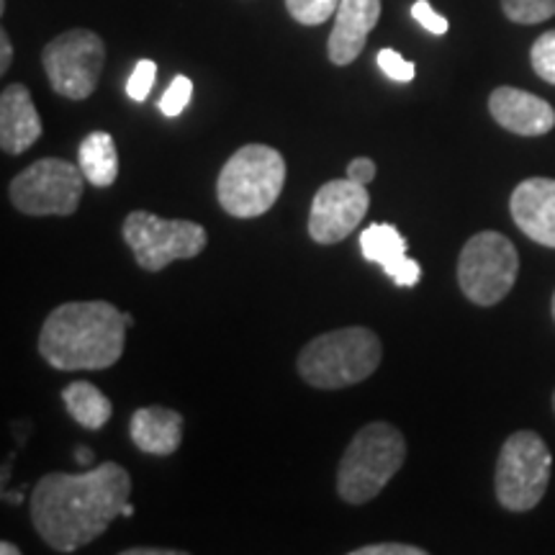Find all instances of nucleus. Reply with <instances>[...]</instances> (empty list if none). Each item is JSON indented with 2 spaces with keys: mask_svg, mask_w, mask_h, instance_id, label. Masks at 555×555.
I'll return each mask as SVG.
<instances>
[{
  "mask_svg": "<svg viewBox=\"0 0 555 555\" xmlns=\"http://www.w3.org/2000/svg\"><path fill=\"white\" fill-rule=\"evenodd\" d=\"M131 476L119 463H101L88 474H50L31 491V525L52 551L75 553L93 543L121 517Z\"/></svg>",
  "mask_w": 555,
  "mask_h": 555,
  "instance_id": "f257e3e1",
  "label": "nucleus"
},
{
  "mask_svg": "<svg viewBox=\"0 0 555 555\" xmlns=\"http://www.w3.org/2000/svg\"><path fill=\"white\" fill-rule=\"evenodd\" d=\"M127 319L108 301H69L44 319L39 356L57 371H103L119 363Z\"/></svg>",
  "mask_w": 555,
  "mask_h": 555,
  "instance_id": "f03ea898",
  "label": "nucleus"
},
{
  "mask_svg": "<svg viewBox=\"0 0 555 555\" xmlns=\"http://www.w3.org/2000/svg\"><path fill=\"white\" fill-rule=\"evenodd\" d=\"M384 358L380 337L367 327H345L319 335L298 352V376L309 386L337 391L356 386L378 371Z\"/></svg>",
  "mask_w": 555,
  "mask_h": 555,
  "instance_id": "7ed1b4c3",
  "label": "nucleus"
},
{
  "mask_svg": "<svg viewBox=\"0 0 555 555\" xmlns=\"http://www.w3.org/2000/svg\"><path fill=\"white\" fill-rule=\"evenodd\" d=\"M406 442L388 422H371L352 437L337 468V494L347 504H367L399 474Z\"/></svg>",
  "mask_w": 555,
  "mask_h": 555,
  "instance_id": "20e7f679",
  "label": "nucleus"
},
{
  "mask_svg": "<svg viewBox=\"0 0 555 555\" xmlns=\"http://www.w3.org/2000/svg\"><path fill=\"white\" fill-rule=\"evenodd\" d=\"M286 183V159L268 144H247L227 159L217 198L229 217L255 219L270 211Z\"/></svg>",
  "mask_w": 555,
  "mask_h": 555,
  "instance_id": "39448f33",
  "label": "nucleus"
},
{
  "mask_svg": "<svg viewBox=\"0 0 555 555\" xmlns=\"http://www.w3.org/2000/svg\"><path fill=\"white\" fill-rule=\"evenodd\" d=\"M553 455L538 433L522 429L506 437L496 463V499L509 512H530L551 483Z\"/></svg>",
  "mask_w": 555,
  "mask_h": 555,
  "instance_id": "423d86ee",
  "label": "nucleus"
},
{
  "mask_svg": "<svg viewBox=\"0 0 555 555\" xmlns=\"http://www.w3.org/2000/svg\"><path fill=\"white\" fill-rule=\"evenodd\" d=\"M121 237L139 268L159 273L176 260H191L208 245V232L189 219H163L150 211H131L124 219Z\"/></svg>",
  "mask_w": 555,
  "mask_h": 555,
  "instance_id": "0eeeda50",
  "label": "nucleus"
},
{
  "mask_svg": "<svg viewBox=\"0 0 555 555\" xmlns=\"http://www.w3.org/2000/svg\"><path fill=\"white\" fill-rule=\"evenodd\" d=\"M519 255L509 237L499 232H478L457 258V286L468 301L494 307L515 288Z\"/></svg>",
  "mask_w": 555,
  "mask_h": 555,
  "instance_id": "6e6552de",
  "label": "nucleus"
},
{
  "mask_svg": "<svg viewBox=\"0 0 555 555\" xmlns=\"http://www.w3.org/2000/svg\"><path fill=\"white\" fill-rule=\"evenodd\" d=\"M80 165L60 157H44L31 163L11 180V204L29 217H69L78 211L82 198Z\"/></svg>",
  "mask_w": 555,
  "mask_h": 555,
  "instance_id": "1a4fd4ad",
  "label": "nucleus"
},
{
  "mask_svg": "<svg viewBox=\"0 0 555 555\" xmlns=\"http://www.w3.org/2000/svg\"><path fill=\"white\" fill-rule=\"evenodd\" d=\"M41 62H44L54 93L69 101H86L99 88L103 62H106V44L99 34L69 29L44 47Z\"/></svg>",
  "mask_w": 555,
  "mask_h": 555,
  "instance_id": "9d476101",
  "label": "nucleus"
},
{
  "mask_svg": "<svg viewBox=\"0 0 555 555\" xmlns=\"http://www.w3.org/2000/svg\"><path fill=\"white\" fill-rule=\"evenodd\" d=\"M371 206V193L363 183L339 178L324 183L311 201L309 234L319 245H337L360 227Z\"/></svg>",
  "mask_w": 555,
  "mask_h": 555,
  "instance_id": "9b49d317",
  "label": "nucleus"
},
{
  "mask_svg": "<svg viewBox=\"0 0 555 555\" xmlns=\"http://www.w3.org/2000/svg\"><path fill=\"white\" fill-rule=\"evenodd\" d=\"M512 219L525 237L555 249V178H527L509 198Z\"/></svg>",
  "mask_w": 555,
  "mask_h": 555,
  "instance_id": "f8f14e48",
  "label": "nucleus"
},
{
  "mask_svg": "<svg viewBox=\"0 0 555 555\" xmlns=\"http://www.w3.org/2000/svg\"><path fill=\"white\" fill-rule=\"evenodd\" d=\"M489 111L499 127L519 137H543L555 127L551 103L519 88H496L489 99Z\"/></svg>",
  "mask_w": 555,
  "mask_h": 555,
  "instance_id": "ddd939ff",
  "label": "nucleus"
},
{
  "mask_svg": "<svg viewBox=\"0 0 555 555\" xmlns=\"http://www.w3.org/2000/svg\"><path fill=\"white\" fill-rule=\"evenodd\" d=\"M380 18V0H339L335 29L330 34L327 54L337 67L352 65L365 50L367 34Z\"/></svg>",
  "mask_w": 555,
  "mask_h": 555,
  "instance_id": "4468645a",
  "label": "nucleus"
},
{
  "mask_svg": "<svg viewBox=\"0 0 555 555\" xmlns=\"http://www.w3.org/2000/svg\"><path fill=\"white\" fill-rule=\"evenodd\" d=\"M41 137V119L29 88L11 82L0 93V147L5 155H24Z\"/></svg>",
  "mask_w": 555,
  "mask_h": 555,
  "instance_id": "2eb2a0df",
  "label": "nucleus"
},
{
  "mask_svg": "<svg viewBox=\"0 0 555 555\" xmlns=\"http://www.w3.org/2000/svg\"><path fill=\"white\" fill-rule=\"evenodd\" d=\"M129 435L142 453L168 457L183 442V414L165 406H142L131 416Z\"/></svg>",
  "mask_w": 555,
  "mask_h": 555,
  "instance_id": "dca6fc26",
  "label": "nucleus"
},
{
  "mask_svg": "<svg viewBox=\"0 0 555 555\" xmlns=\"http://www.w3.org/2000/svg\"><path fill=\"white\" fill-rule=\"evenodd\" d=\"M78 165L82 176L95 189H108L119 178V152L108 131H93L80 142Z\"/></svg>",
  "mask_w": 555,
  "mask_h": 555,
  "instance_id": "f3484780",
  "label": "nucleus"
},
{
  "mask_svg": "<svg viewBox=\"0 0 555 555\" xmlns=\"http://www.w3.org/2000/svg\"><path fill=\"white\" fill-rule=\"evenodd\" d=\"M69 416L86 429H101L114 414V406L101 388H95L88 380H73L65 391H62Z\"/></svg>",
  "mask_w": 555,
  "mask_h": 555,
  "instance_id": "a211bd4d",
  "label": "nucleus"
},
{
  "mask_svg": "<svg viewBox=\"0 0 555 555\" xmlns=\"http://www.w3.org/2000/svg\"><path fill=\"white\" fill-rule=\"evenodd\" d=\"M360 249L367 262H378L380 268L406 255V240L393 224H371L360 234Z\"/></svg>",
  "mask_w": 555,
  "mask_h": 555,
  "instance_id": "6ab92c4d",
  "label": "nucleus"
},
{
  "mask_svg": "<svg viewBox=\"0 0 555 555\" xmlns=\"http://www.w3.org/2000/svg\"><path fill=\"white\" fill-rule=\"evenodd\" d=\"M502 11L515 24H543L555 16V0H502Z\"/></svg>",
  "mask_w": 555,
  "mask_h": 555,
  "instance_id": "aec40b11",
  "label": "nucleus"
},
{
  "mask_svg": "<svg viewBox=\"0 0 555 555\" xmlns=\"http://www.w3.org/2000/svg\"><path fill=\"white\" fill-rule=\"evenodd\" d=\"M291 18L301 26H322L339 9V0H286Z\"/></svg>",
  "mask_w": 555,
  "mask_h": 555,
  "instance_id": "412c9836",
  "label": "nucleus"
},
{
  "mask_svg": "<svg viewBox=\"0 0 555 555\" xmlns=\"http://www.w3.org/2000/svg\"><path fill=\"white\" fill-rule=\"evenodd\" d=\"M530 62L540 78L555 86V29L545 31L543 37L535 39V44L530 50Z\"/></svg>",
  "mask_w": 555,
  "mask_h": 555,
  "instance_id": "4be33fe9",
  "label": "nucleus"
},
{
  "mask_svg": "<svg viewBox=\"0 0 555 555\" xmlns=\"http://www.w3.org/2000/svg\"><path fill=\"white\" fill-rule=\"evenodd\" d=\"M191 95H193V82L191 78H185V75H176V80L170 82L168 90L163 93V99H159V111H163L165 116H180L185 111V106L191 103Z\"/></svg>",
  "mask_w": 555,
  "mask_h": 555,
  "instance_id": "5701e85b",
  "label": "nucleus"
},
{
  "mask_svg": "<svg viewBox=\"0 0 555 555\" xmlns=\"http://www.w3.org/2000/svg\"><path fill=\"white\" fill-rule=\"evenodd\" d=\"M155 80H157V65H155V62L139 60L134 73H131V78L127 82L129 99L137 101V103L147 101V95H150L152 86H155Z\"/></svg>",
  "mask_w": 555,
  "mask_h": 555,
  "instance_id": "b1692460",
  "label": "nucleus"
},
{
  "mask_svg": "<svg viewBox=\"0 0 555 555\" xmlns=\"http://www.w3.org/2000/svg\"><path fill=\"white\" fill-rule=\"evenodd\" d=\"M378 67L386 78L397 82H412L416 75V65L401 57L397 50H380L378 52Z\"/></svg>",
  "mask_w": 555,
  "mask_h": 555,
  "instance_id": "393cba45",
  "label": "nucleus"
},
{
  "mask_svg": "<svg viewBox=\"0 0 555 555\" xmlns=\"http://www.w3.org/2000/svg\"><path fill=\"white\" fill-rule=\"evenodd\" d=\"M384 270H386V275L391 278L393 283H397V286H406V288L416 286V283H420V278H422L420 262L406 258V255H401V258L393 260L391 266H386Z\"/></svg>",
  "mask_w": 555,
  "mask_h": 555,
  "instance_id": "a878e982",
  "label": "nucleus"
},
{
  "mask_svg": "<svg viewBox=\"0 0 555 555\" xmlns=\"http://www.w3.org/2000/svg\"><path fill=\"white\" fill-rule=\"evenodd\" d=\"M412 16L416 24H422L429 34H435V37H442V34H448L450 24L446 16H440L433 5L427 3V0H416V3L412 5Z\"/></svg>",
  "mask_w": 555,
  "mask_h": 555,
  "instance_id": "bb28decb",
  "label": "nucleus"
},
{
  "mask_svg": "<svg viewBox=\"0 0 555 555\" xmlns=\"http://www.w3.org/2000/svg\"><path fill=\"white\" fill-rule=\"evenodd\" d=\"M350 555H427L425 547L404 545V543H376V545H363Z\"/></svg>",
  "mask_w": 555,
  "mask_h": 555,
  "instance_id": "cd10ccee",
  "label": "nucleus"
},
{
  "mask_svg": "<svg viewBox=\"0 0 555 555\" xmlns=\"http://www.w3.org/2000/svg\"><path fill=\"white\" fill-rule=\"evenodd\" d=\"M376 163L371 157H356L350 165H347V178L356 180V183L367 185L373 178H376Z\"/></svg>",
  "mask_w": 555,
  "mask_h": 555,
  "instance_id": "c85d7f7f",
  "label": "nucleus"
},
{
  "mask_svg": "<svg viewBox=\"0 0 555 555\" xmlns=\"http://www.w3.org/2000/svg\"><path fill=\"white\" fill-rule=\"evenodd\" d=\"M11 60H13L11 39H9V34L0 31V73H5V69L11 67Z\"/></svg>",
  "mask_w": 555,
  "mask_h": 555,
  "instance_id": "c756f323",
  "label": "nucleus"
},
{
  "mask_svg": "<svg viewBox=\"0 0 555 555\" xmlns=\"http://www.w3.org/2000/svg\"><path fill=\"white\" fill-rule=\"evenodd\" d=\"M124 555H183V551H157V547H129Z\"/></svg>",
  "mask_w": 555,
  "mask_h": 555,
  "instance_id": "7c9ffc66",
  "label": "nucleus"
},
{
  "mask_svg": "<svg viewBox=\"0 0 555 555\" xmlns=\"http://www.w3.org/2000/svg\"><path fill=\"white\" fill-rule=\"evenodd\" d=\"M75 457H78L80 466H90V463H93V450L78 448V450H75Z\"/></svg>",
  "mask_w": 555,
  "mask_h": 555,
  "instance_id": "2f4dec72",
  "label": "nucleus"
},
{
  "mask_svg": "<svg viewBox=\"0 0 555 555\" xmlns=\"http://www.w3.org/2000/svg\"><path fill=\"white\" fill-rule=\"evenodd\" d=\"M0 553H3V555H18L21 551L13 543H9V540H3V543H0Z\"/></svg>",
  "mask_w": 555,
  "mask_h": 555,
  "instance_id": "473e14b6",
  "label": "nucleus"
},
{
  "mask_svg": "<svg viewBox=\"0 0 555 555\" xmlns=\"http://www.w3.org/2000/svg\"><path fill=\"white\" fill-rule=\"evenodd\" d=\"M121 517H134V506H131L129 502L124 504V509H121Z\"/></svg>",
  "mask_w": 555,
  "mask_h": 555,
  "instance_id": "72a5a7b5",
  "label": "nucleus"
},
{
  "mask_svg": "<svg viewBox=\"0 0 555 555\" xmlns=\"http://www.w3.org/2000/svg\"><path fill=\"white\" fill-rule=\"evenodd\" d=\"M124 319H127V327H131V324H134V317L127 314V311H124Z\"/></svg>",
  "mask_w": 555,
  "mask_h": 555,
  "instance_id": "f704fd0d",
  "label": "nucleus"
},
{
  "mask_svg": "<svg viewBox=\"0 0 555 555\" xmlns=\"http://www.w3.org/2000/svg\"><path fill=\"white\" fill-rule=\"evenodd\" d=\"M551 309H553V319H555V294H553V301H551Z\"/></svg>",
  "mask_w": 555,
  "mask_h": 555,
  "instance_id": "c9c22d12",
  "label": "nucleus"
},
{
  "mask_svg": "<svg viewBox=\"0 0 555 555\" xmlns=\"http://www.w3.org/2000/svg\"><path fill=\"white\" fill-rule=\"evenodd\" d=\"M553 409H555V393H553Z\"/></svg>",
  "mask_w": 555,
  "mask_h": 555,
  "instance_id": "e433bc0d",
  "label": "nucleus"
}]
</instances>
